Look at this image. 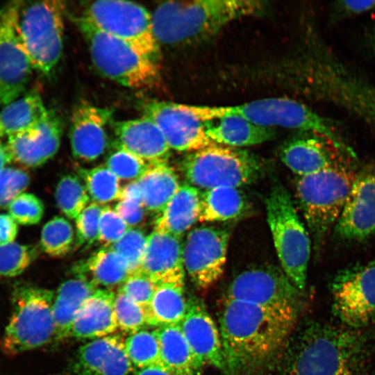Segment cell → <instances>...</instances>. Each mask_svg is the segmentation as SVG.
I'll return each instance as SVG.
<instances>
[{
  "mask_svg": "<svg viewBox=\"0 0 375 375\" xmlns=\"http://www.w3.org/2000/svg\"><path fill=\"white\" fill-rule=\"evenodd\" d=\"M248 208L243 192L236 188H216L200 194L201 222L231 220L241 217Z\"/></svg>",
  "mask_w": 375,
  "mask_h": 375,
  "instance_id": "d6a6232c",
  "label": "cell"
},
{
  "mask_svg": "<svg viewBox=\"0 0 375 375\" xmlns=\"http://www.w3.org/2000/svg\"><path fill=\"white\" fill-rule=\"evenodd\" d=\"M65 6L60 1H17L15 31L33 69L48 75L62 52Z\"/></svg>",
  "mask_w": 375,
  "mask_h": 375,
  "instance_id": "52a82bcc",
  "label": "cell"
},
{
  "mask_svg": "<svg viewBox=\"0 0 375 375\" xmlns=\"http://www.w3.org/2000/svg\"><path fill=\"white\" fill-rule=\"evenodd\" d=\"M179 324L199 367L210 365L224 371L219 331L201 300H188L186 313Z\"/></svg>",
  "mask_w": 375,
  "mask_h": 375,
  "instance_id": "d6986e66",
  "label": "cell"
},
{
  "mask_svg": "<svg viewBox=\"0 0 375 375\" xmlns=\"http://www.w3.org/2000/svg\"><path fill=\"white\" fill-rule=\"evenodd\" d=\"M139 271L157 285L184 283L183 244L180 238L153 230L147 235Z\"/></svg>",
  "mask_w": 375,
  "mask_h": 375,
  "instance_id": "7402d4cb",
  "label": "cell"
},
{
  "mask_svg": "<svg viewBox=\"0 0 375 375\" xmlns=\"http://www.w3.org/2000/svg\"><path fill=\"white\" fill-rule=\"evenodd\" d=\"M181 169L190 185L206 190L250 184L260 176L262 165L248 151L213 142L189 153Z\"/></svg>",
  "mask_w": 375,
  "mask_h": 375,
  "instance_id": "9c48e42d",
  "label": "cell"
},
{
  "mask_svg": "<svg viewBox=\"0 0 375 375\" xmlns=\"http://www.w3.org/2000/svg\"><path fill=\"white\" fill-rule=\"evenodd\" d=\"M125 347V338L118 334L93 339L76 351L69 375H130L135 371Z\"/></svg>",
  "mask_w": 375,
  "mask_h": 375,
  "instance_id": "ac0fdd59",
  "label": "cell"
},
{
  "mask_svg": "<svg viewBox=\"0 0 375 375\" xmlns=\"http://www.w3.org/2000/svg\"><path fill=\"white\" fill-rule=\"evenodd\" d=\"M81 15L101 31L158 60L160 47L153 34L151 13L142 6L127 1L101 0L88 5Z\"/></svg>",
  "mask_w": 375,
  "mask_h": 375,
  "instance_id": "8fae6325",
  "label": "cell"
},
{
  "mask_svg": "<svg viewBox=\"0 0 375 375\" xmlns=\"http://www.w3.org/2000/svg\"><path fill=\"white\" fill-rule=\"evenodd\" d=\"M74 21L87 42L94 65L102 75L131 89H147L157 83V61L101 31L83 15Z\"/></svg>",
  "mask_w": 375,
  "mask_h": 375,
  "instance_id": "8992f818",
  "label": "cell"
},
{
  "mask_svg": "<svg viewBox=\"0 0 375 375\" xmlns=\"http://www.w3.org/2000/svg\"><path fill=\"white\" fill-rule=\"evenodd\" d=\"M17 1L0 8V106H3L24 94L34 69L15 31Z\"/></svg>",
  "mask_w": 375,
  "mask_h": 375,
  "instance_id": "5bb4252c",
  "label": "cell"
},
{
  "mask_svg": "<svg viewBox=\"0 0 375 375\" xmlns=\"http://www.w3.org/2000/svg\"><path fill=\"white\" fill-rule=\"evenodd\" d=\"M197 111L202 119L233 114L264 127L272 128L279 126L299 130L320 136L344 153L354 155L344 142L335 122L294 99L287 97L265 98L235 106H198Z\"/></svg>",
  "mask_w": 375,
  "mask_h": 375,
  "instance_id": "277c9868",
  "label": "cell"
},
{
  "mask_svg": "<svg viewBox=\"0 0 375 375\" xmlns=\"http://www.w3.org/2000/svg\"><path fill=\"white\" fill-rule=\"evenodd\" d=\"M200 194L198 188L190 184L181 185L174 196L156 215L154 230L181 238L199 221Z\"/></svg>",
  "mask_w": 375,
  "mask_h": 375,
  "instance_id": "83f0119b",
  "label": "cell"
},
{
  "mask_svg": "<svg viewBox=\"0 0 375 375\" xmlns=\"http://www.w3.org/2000/svg\"><path fill=\"white\" fill-rule=\"evenodd\" d=\"M356 174L342 162L320 172L298 176L296 197L319 249L334 228L345 205Z\"/></svg>",
  "mask_w": 375,
  "mask_h": 375,
  "instance_id": "5b68a950",
  "label": "cell"
},
{
  "mask_svg": "<svg viewBox=\"0 0 375 375\" xmlns=\"http://www.w3.org/2000/svg\"><path fill=\"white\" fill-rule=\"evenodd\" d=\"M74 243V229L67 219L56 216L43 226L40 246L42 251L49 256H64L70 251Z\"/></svg>",
  "mask_w": 375,
  "mask_h": 375,
  "instance_id": "74e56055",
  "label": "cell"
},
{
  "mask_svg": "<svg viewBox=\"0 0 375 375\" xmlns=\"http://www.w3.org/2000/svg\"><path fill=\"white\" fill-rule=\"evenodd\" d=\"M145 210L156 215L178 190L181 185L174 169L167 162L151 164L137 180Z\"/></svg>",
  "mask_w": 375,
  "mask_h": 375,
  "instance_id": "4dcf8cb0",
  "label": "cell"
},
{
  "mask_svg": "<svg viewBox=\"0 0 375 375\" xmlns=\"http://www.w3.org/2000/svg\"><path fill=\"white\" fill-rule=\"evenodd\" d=\"M187 308L184 283L158 285L149 304L145 308L147 326L158 328L179 324L184 318Z\"/></svg>",
  "mask_w": 375,
  "mask_h": 375,
  "instance_id": "1f68e13d",
  "label": "cell"
},
{
  "mask_svg": "<svg viewBox=\"0 0 375 375\" xmlns=\"http://www.w3.org/2000/svg\"><path fill=\"white\" fill-rule=\"evenodd\" d=\"M18 233L17 222L8 214H0V246L14 242Z\"/></svg>",
  "mask_w": 375,
  "mask_h": 375,
  "instance_id": "f907efd6",
  "label": "cell"
},
{
  "mask_svg": "<svg viewBox=\"0 0 375 375\" xmlns=\"http://www.w3.org/2000/svg\"><path fill=\"white\" fill-rule=\"evenodd\" d=\"M333 8L336 16H353L374 10L375 1H340Z\"/></svg>",
  "mask_w": 375,
  "mask_h": 375,
  "instance_id": "681fc988",
  "label": "cell"
},
{
  "mask_svg": "<svg viewBox=\"0 0 375 375\" xmlns=\"http://www.w3.org/2000/svg\"><path fill=\"white\" fill-rule=\"evenodd\" d=\"M120 199H130L143 203L142 192L137 181L122 188Z\"/></svg>",
  "mask_w": 375,
  "mask_h": 375,
  "instance_id": "816d5d0a",
  "label": "cell"
},
{
  "mask_svg": "<svg viewBox=\"0 0 375 375\" xmlns=\"http://www.w3.org/2000/svg\"><path fill=\"white\" fill-rule=\"evenodd\" d=\"M55 199L59 209L68 218L76 219L89 204L90 195L78 176L67 174L58 183Z\"/></svg>",
  "mask_w": 375,
  "mask_h": 375,
  "instance_id": "8d00e7d4",
  "label": "cell"
},
{
  "mask_svg": "<svg viewBox=\"0 0 375 375\" xmlns=\"http://www.w3.org/2000/svg\"><path fill=\"white\" fill-rule=\"evenodd\" d=\"M207 137L214 143L240 148L265 142L275 131L255 124L242 116L225 114L202 120Z\"/></svg>",
  "mask_w": 375,
  "mask_h": 375,
  "instance_id": "484cf974",
  "label": "cell"
},
{
  "mask_svg": "<svg viewBox=\"0 0 375 375\" xmlns=\"http://www.w3.org/2000/svg\"><path fill=\"white\" fill-rule=\"evenodd\" d=\"M341 154L353 156L317 135L293 138L280 151L281 161L297 176L315 174L344 162L341 156H337Z\"/></svg>",
  "mask_w": 375,
  "mask_h": 375,
  "instance_id": "603a6c76",
  "label": "cell"
},
{
  "mask_svg": "<svg viewBox=\"0 0 375 375\" xmlns=\"http://www.w3.org/2000/svg\"><path fill=\"white\" fill-rule=\"evenodd\" d=\"M112 110L88 103L78 106L73 112L69 131L72 152L76 159L92 162L106 150V126Z\"/></svg>",
  "mask_w": 375,
  "mask_h": 375,
  "instance_id": "44dd1931",
  "label": "cell"
},
{
  "mask_svg": "<svg viewBox=\"0 0 375 375\" xmlns=\"http://www.w3.org/2000/svg\"><path fill=\"white\" fill-rule=\"evenodd\" d=\"M10 159L6 151L4 143L0 140V172L10 162Z\"/></svg>",
  "mask_w": 375,
  "mask_h": 375,
  "instance_id": "db71d44e",
  "label": "cell"
},
{
  "mask_svg": "<svg viewBox=\"0 0 375 375\" xmlns=\"http://www.w3.org/2000/svg\"><path fill=\"white\" fill-rule=\"evenodd\" d=\"M142 116L158 125L171 149L190 153L213 143L190 105L151 101L143 105Z\"/></svg>",
  "mask_w": 375,
  "mask_h": 375,
  "instance_id": "2e32d148",
  "label": "cell"
},
{
  "mask_svg": "<svg viewBox=\"0 0 375 375\" xmlns=\"http://www.w3.org/2000/svg\"><path fill=\"white\" fill-rule=\"evenodd\" d=\"M78 173L94 202L105 204L120 199L122 188L119 179L106 165L78 168Z\"/></svg>",
  "mask_w": 375,
  "mask_h": 375,
  "instance_id": "d590c367",
  "label": "cell"
},
{
  "mask_svg": "<svg viewBox=\"0 0 375 375\" xmlns=\"http://www.w3.org/2000/svg\"><path fill=\"white\" fill-rule=\"evenodd\" d=\"M297 317V306L225 299L219 317L224 371L237 374L269 360L286 342Z\"/></svg>",
  "mask_w": 375,
  "mask_h": 375,
  "instance_id": "6da1fadb",
  "label": "cell"
},
{
  "mask_svg": "<svg viewBox=\"0 0 375 375\" xmlns=\"http://www.w3.org/2000/svg\"><path fill=\"white\" fill-rule=\"evenodd\" d=\"M115 210L129 228H135L143 221L146 210L143 203L130 199H120Z\"/></svg>",
  "mask_w": 375,
  "mask_h": 375,
  "instance_id": "c3c4849f",
  "label": "cell"
},
{
  "mask_svg": "<svg viewBox=\"0 0 375 375\" xmlns=\"http://www.w3.org/2000/svg\"><path fill=\"white\" fill-rule=\"evenodd\" d=\"M230 233L216 226H202L190 231L183 245L184 269L194 285L206 289L224 270Z\"/></svg>",
  "mask_w": 375,
  "mask_h": 375,
  "instance_id": "4fadbf2b",
  "label": "cell"
},
{
  "mask_svg": "<svg viewBox=\"0 0 375 375\" xmlns=\"http://www.w3.org/2000/svg\"><path fill=\"white\" fill-rule=\"evenodd\" d=\"M132 375H171L161 365H151L135 369Z\"/></svg>",
  "mask_w": 375,
  "mask_h": 375,
  "instance_id": "f5cc1de1",
  "label": "cell"
},
{
  "mask_svg": "<svg viewBox=\"0 0 375 375\" xmlns=\"http://www.w3.org/2000/svg\"><path fill=\"white\" fill-rule=\"evenodd\" d=\"M158 285L147 275L138 271L131 274L119 288L122 292L146 308L149 304Z\"/></svg>",
  "mask_w": 375,
  "mask_h": 375,
  "instance_id": "bcb514c9",
  "label": "cell"
},
{
  "mask_svg": "<svg viewBox=\"0 0 375 375\" xmlns=\"http://www.w3.org/2000/svg\"><path fill=\"white\" fill-rule=\"evenodd\" d=\"M102 207L92 202L76 219V233L74 246H90L99 240V218Z\"/></svg>",
  "mask_w": 375,
  "mask_h": 375,
  "instance_id": "ee69618b",
  "label": "cell"
},
{
  "mask_svg": "<svg viewBox=\"0 0 375 375\" xmlns=\"http://www.w3.org/2000/svg\"><path fill=\"white\" fill-rule=\"evenodd\" d=\"M115 295L112 290L97 288L78 312L70 338L93 340L114 334L118 329L114 311Z\"/></svg>",
  "mask_w": 375,
  "mask_h": 375,
  "instance_id": "d4e9b609",
  "label": "cell"
},
{
  "mask_svg": "<svg viewBox=\"0 0 375 375\" xmlns=\"http://www.w3.org/2000/svg\"><path fill=\"white\" fill-rule=\"evenodd\" d=\"M128 226L110 206L102 207L99 226V241L103 247H110L118 241L128 229Z\"/></svg>",
  "mask_w": 375,
  "mask_h": 375,
  "instance_id": "7dc6e473",
  "label": "cell"
},
{
  "mask_svg": "<svg viewBox=\"0 0 375 375\" xmlns=\"http://www.w3.org/2000/svg\"><path fill=\"white\" fill-rule=\"evenodd\" d=\"M160 347V360L171 375H200L197 365L180 324L156 328Z\"/></svg>",
  "mask_w": 375,
  "mask_h": 375,
  "instance_id": "f546056e",
  "label": "cell"
},
{
  "mask_svg": "<svg viewBox=\"0 0 375 375\" xmlns=\"http://www.w3.org/2000/svg\"><path fill=\"white\" fill-rule=\"evenodd\" d=\"M55 292L31 285L16 287L12 312L6 328L2 348L15 355L42 347L54 339Z\"/></svg>",
  "mask_w": 375,
  "mask_h": 375,
  "instance_id": "30bf717a",
  "label": "cell"
},
{
  "mask_svg": "<svg viewBox=\"0 0 375 375\" xmlns=\"http://www.w3.org/2000/svg\"><path fill=\"white\" fill-rule=\"evenodd\" d=\"M127 355L135 369L161 365L160 347L156 329L142 328L125 339Z\"/></svg>",
  "mask_w": 375,
  "mask_h": 375,
  "instance_id": "e575fe53",
  "label": "cell"
},
{
  "mask_svg": "<svg viewBox=\"0 0 375 375\" xmlns=\"http://www.w3.org/2000/svg\"><path fill=\"white\" fill-rule=\"evenodd\" d=\"M62 133L60 118L51 110L35 129L5 140L4 146L11 161L36 167L51 159L58 151Z\"/></svg>",
  "mask_w": 375,
  "mask_h": 375,
  "instance_id": "ffe728a7",
  "label": "cell"
},
{
  "mask_svg": "<svg viewBox=\"0 0 375 375\" xmlns=\"http://www.w3.org/2000/svg\"><path fill=\"white\" fill-rule=\"evenodd\" d=\"M114 311L118 329L125 333L131 334L147 326L145 308L122 292L115 295Z\"/></svg>",
  "mask_w": 375,
  "mask_h": 375,
  "instance_id": "ab89813d",
  "label": "cell"
},
{
  "mask_svg": "<svg viewBox=\"0 0 375 375\" xmlns=\"http://www.w3.org/2000/svg\"><path fill=\"white\" fill-rule=\"evenodd\" d=\"M267 220L282 270L301 292L305 290L311 242L288 191L276 184L265 199Z\"/></svg>",
  "mask_w": 375,
  "mask_h": 375,
  "instance_id": "ba28073f",
  "label": "cell"
},
{
  "mask_svg": "<svg viewBox=\"0 0 375 375\" xmlns=\"http://www.w3.org/2000/svg\"><path fill=\"white\" fill-rule=\"evenodd\" d=\"M8 211L17 223L29 226L40 222L44 215V206L35 195L23 192L10 203Z\"/></svg>",
  "mask_w": 375,
  "mask_h": 375,
  "instance_id": "7bdbcfd3",
  "label": "cell"
},
{
  "mask_svg": "<svg viewBox=\"0 0 375 375\" xmlns=\"http://www.w3.org/2000/svg\"><path fill=\"white\" fill-rule=\"evenodd\" d=\"M360 350L352 333L314 324L301 335L286 375H360Z\"/></svg>",
  "mask_w": 375,
  "mask_h": 375,
  "instance_id": "3957f363",
  "label": "cell"
},
{
  "mask_svg": "<svg viewBox=\"0 0 375 375\" xmlns=\"http://www.w3.org/2000/svg\"><path fill=\"white\" fill-rule=\"evenodd\" d=\"M30 176L23 169L4 167L0 172V208L8 207L10 203L28 186Z\"/></svg>",
  "mask_w": 375,
  "mask_h": 375,
  "instance_id": "f6af8a7d",
  "label": "cell"
},
{
  "mask_svg": "<svg viewBox=\"0 0 375 375\" xmlns=\"http://www.w3.org/2000/svg\"><path fill=\"white\" fill-rule=\"evenodd\" d=\"M264 7L252 0L165 1L151 13L153 34L160 47L197 42L235 20L259 14Z\"/></svg>",
  "mask_w": 375,
  "mask_h": 375,
  "instance_id": "7a4b0ae2",
  "label": "cell"
},
{
  "mask_svg": "<svg viewBox=\"0 0 375 375\" xmlns=\"http://www.w3.org/2000/svg\"><path fill=\"white\" fill-rule=\"evenodd\" d=\"M75 270L76 273L90 275L97 286L108 290L119 288L130 276L125 260L110 247H103Z\"/></svg>",
  "mask_w": 375,
  "mask_h": 375,
  "instance_id": "836d02e7",
  "label": "cell"
},
{
  "mask_svg": "<svg viewBox=\"0 0 375 375\" xmlns=\"http://www.w3.org/2000/svg\"><path fill=\"white\" fill-rule=\"evenodd\" d=\"M37 256L33 245L16 242L0 246V276L15 277L20 275Z\"/></svg>",
  "mask_w": 375,
  "mask_h": 375,
  "instance_id": "f35d334b",
  "label": "cell"
},
{
  "mask_svg": "<svg viewBox=\"0 0 375 375\" xmlns=\"http://www.w3.org/2000/svg\"><path fill=\"white\" fill-rule=\"evenodd\" d=\"M367 44L372 55L375 58V28L369 31L367 38Z\"/></svg>",
  "mask_w": 375,
  "mask_h": 375,
  "instance_id": "11a10c76",
  "label": "cell"
},
{
  "mask_svg": "<svg viewBox=\"0 0 375 375\" xmlns=\"http://www.w3.org/2000/svg\"><path fill=\"white\" fill-rule=\"evenodd\" d=\"M301 293L282 269L269 265L238 274L230 283L225 299L262 306H297Z\"/></svg>",
  "mask_w": 375,
  "mask_h": 375,
  "instance_id": "9a60e30c",
  "label": "cell"
},
{
  "mask_svg": "<svg viewBox=\"0 0 375 375\" xmlns=\"http://www.w3.org/2000/svg\"><path fill=\"white\" fill-rule=\"evenodd\" d=\"M98 288L87 275L76 273L74 277L60 284L53 302V318L56 341L70 338L75 317L84 302Z\"/></svg>",
  "mask_w": 375,
  "mask_h": 375,
  "instance_id": "4316f807",
  "label": "cell"
},
{
  "mask_svg": "<svg viewBox=\"0 0 375 375\" xmlns=\"http://www.w3.org/2000/svg\"><path fill=\"white\" fill-rule=\"evenodd\" d=\"M49 111L36 91H30L5 105L0 112V140L35 129Z\"/></svg>",
  "mask_w": 375,
  "mask_h": 375,
  "instance_id": "f1b7e54d",
  "label": "cell"
},
{
  "mask_svg": "<svg viewBox=\"0 0 375 375\" xmlns=\"http://www.w3.org/2000/svg\"><path fill=\"white\" fill-rule=\"evenodd\" d=\"M106 160V166L121 180H138L149 164L131 152L117 146Z\"/></svg>",
  "mask_w": 375,
  "mask_h": 375,
  "instance_id": "b9f144b4",
  "label": "cell"
},
{
  "mask_svg": "<svg viewBox=\"0 0 375 375\" xmlns=\"http://www.w3.org/2000/svg\"><path fill=\"white\" fill-rule=\"evenodd\" d=\"M115 146L140 157L147 163L167 162L171 149L158 125L151 119L140 118L113 123Z\"/></svg>",
  "mask_w": 375,
  "mask_h": 375,
  "instance_id": "cb8c5ba5",
  "label": "cell"
},
{
  "mask_svg": "<svg viewBox=\"0 0 375 375\" xmlns=\"http://www.w3.org/2000/svg\"><path fill=\"white\" fill-rule=\"evenodd\" d=\"M147 241V236L143 231L128 228L118 241L110 246L125 260L130 275L140 270Z\"/></svg>",
  "mask_w": 375,
  "mask_h": 375,
  "instance_id": "60d3db41",
  "label": "cell"
},
{
  "mask_svg": "<svg viewBox=\"0 0 375 375\" xmlns=\"http://www.w3.org/2000/svg\"><path fill=\"white\" fill-rule=\"evenodd\" d=\"M334 228L338 236L347 241H361L375 235V172L356 174Z\"/></svg>",
  "mask_w": 375,
  "mask_h": 375,
  "instance_id": "e0dca14e",
  "label": "cell"
},
{
  "mask_svg": "<svg viewBox=\"0 0 375 375\" xmlns=\"http://www.w3.org/2000/svg\"><path fill=\"white\" fill-rule=\"evenodd\" d=\"M331 288L333 312L344 325L361 328L375 322V260L342 269Z\"/></svg>",
  "mask_w": 375,
  "mask_h": 375,
  "instance_id": "7c38bea8",
  "label": "cell"
}]
</instances>
